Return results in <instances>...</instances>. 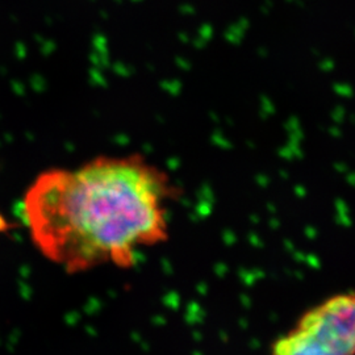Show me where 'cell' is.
<instances>
[{
    "label": "cell",
    "instance_id": "obj_1",
    "mask_svg": "<svg viewBox=\"0 0 355 355\" xmlns=\"http://www.w3.org/2000/svg\"><path fill=\"white\" fill-rule=\"evenodd\" d=\"M175 192L166 171L141 155H101L41 173L23 216L38 252L69 272L127 267L167 240Z\"/></svg>",
    "mask_w": 355,
    "mask_h": 355
},
{
    "label": "cell",
    "instance_id": "obj_2",
    "mask_svg": "<svg viewBox=\"0 0 355 355\" xmlns=\"http://www.w3.org/2000/svg\"><path fill=\"white\" fill-rule=\"evenodd\" d=\"M355 297L336 293L312 306L272 343L271 355H354Z\"/></svg>",
    "mask_w": 355,
    "mask_h": 355
},
{
    "label": "cell",
    "instance_id": "obj_3",
    "mask_svg": "<svg viewBox=\"0 0 355 355\" xmlns=\"http://www.w3.org/2000/svg\"><path fill=\"white\" fill-rule=\"evenodd\" d=\"M133 1H140V0H133Z\"/></svg>",
    "mask_w": 355,
    "mask_h": 355
}]
</instances>
